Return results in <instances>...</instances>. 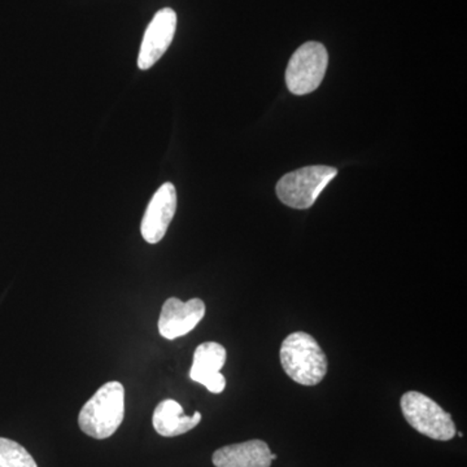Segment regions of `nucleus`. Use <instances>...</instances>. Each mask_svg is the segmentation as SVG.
I'll list each match as a JSON object with an SVG mask.
<instances>
[{
  "label": "nucleus",
  "mask_w": 467,
  "mask_h": 467,
  "mask_svg": "<svg viewBox=\"0 0 467 467\" xmlns=\"http://www.w3.org/2000/svg\"><path fill=\"white\" fill-rule=\"evenodd\" d=\"M328 66V54L325 46L318 42H306L292 55L285 84L295 95H306L317 90L324 81Z\"/></svg>",
  "instance_id": "39448f33"
},
{
  "label": "nucleus",
  "mask_w": 467,
  "mask_h": 467,
  "mask_svg": "<svg viewBox=\"0 0 467 467\" xmlns=\"http://www.w3.org/2000/svg\"><path fill=\"white\" fill-rule=\"evenodd\" d=\"M125 417V389L119 382L103 384L79 411L78 426L91 438H109Z\"/></svg>",
  "instance_id": "f257e3e1"
},
{
  "label": "nucleus",
  "mask_w": 467,
  "mask_h": 467,
  "mask_svg": "<svg viewBox=\"0 0 467 467\" xmlns=\"http://www.w3.org/2000/svg\"><path fill=\"white\" fill-rule=\"evenodd\" d=\"M175 29H177V14L173 9L162 8L156 12L150 26H147L142 45H140V57H138L140 69H150L158 63L173 42Z\"/></svg>",
  "instance_id": "423d86ee"
},
{
  "label": "nucleus",
  "mask_w": 467,
  "mask_h": 467,
  "mask_svg": "<svg viewBox=\"0 0 467 467\" xmlns=\"http://www.w3.org/2000/svg\"><path fill=\"white\" fill-rule=\"evenodd\" d=\"M401 410L409 425L427 438L448 441L456 435L451 414L423 393H405L401 398Z\"/></svg>",
  "instance_id": "20e7f679"
},
{
  "label": "nucleus",
  "mask_w": 467,
  "mask_h": 467,
  "mask_svg": "<svg viewBox=\"0 0 467 467\" xmlns=\"http://www.w3.org/2000/svg\"><path fill=\"white\" fill-rule=\"evenodd\" d=\"M0 467H38L29 453L18 442L0 438Z\"/></svg>",
  "instance_id": "f8f14e48"
},
{
  "label": "nucleus",
  "mask_w": 467,
  "mask_h": 467,
  "mask_svg": "<svg viewBox=\"0 0 467 467\" xmlns=\"http://www.w3.org/2000/svg\"><path fill=\"white\" fill-rule=\"evenodd\" d=\"M226 349L216 342L202 343L193 353L190 378L202 384L209 392L221 393L225 389L226 379L221 374L225 367Z\"/></svg>",
  "instance_id": "1a4fd4ad"
},
{
  "label": "nucleus",
  "mask_w": 467,
  "mask_h": 467,
  "mask_svg": "<svg viewBox=\"0 0 467 467\" xmlns=\"http://www.w3.org/2000/svg\"><path fill=\"white\" fill-rule=\"evenodd\" d=\"M337 174V169L325 165L291 171L279 180L276 195L287 207L308 209L317 202L318 196Z\"/></svg>",
  "instance_id": "7ed1b4c3"
},
{
  "label": "nucleus",
  "mask_w": 467,
  "mask_h": 467,
  "mask_svg": "<svg viewBox=\"0 0 467 467\" xmlns=\"http://www.w3.org/2000/svg\"><path fill=\"white\" fill-rule=\"evenodd\" d=\"M201 420L202 414L199 411H195L193 416H186L182 405L171 399L160 402L152 418L153 429L165 438L186 434L195 429Z\"/></svg>",
  "instance_id": "9b49d317"
},
{
  "label": "nucleus",
  "mask_w": 467,
  "mask_h": 467,
  "mask_svg": "<svg viewBox=\"0 0 467 467\" xmlns=\"http://www.w3.org/2000/svg\"><path fill=\"white\" fill-rule=\"evenodd\" d=\"M205 304L201 299L181 301L171 297L162 306L159 318V331L162 337L169 340L177 339L192 333L199 322L204 318Z\"/></svg>",
  "instance_id": "0eeeda50"
},
{
  "label": "nucleus",
  "mask_w": 467,
  "mask_h": 467,
  "mask_svg": "<svg viewBox=\"0 0 467 467\" xmlns=\"http://www.w3.org/2000/svg\"><path fill=\"white\" fill-rule=\"evenodd\" d=\"M177 211V192L171 183H164L150 199L144 213L140 233L150 244L161 242Z\"/></svg>",
  "instance_id": "6e6552de"
},
{
  "label": "nucleus",
  "mask_w": 467,
  "mask_h": 467,
  "mask_svg": "<svg viewBox=\"0 0 467 467\" xmlns=\"http://www.w3.org/2000/svg\"><path fill=\"white\" fill-rule=\"evenodd\" d=\"M275 460L276 454H273L263 441L226 445L214 451L212 457L216 467H270Z\"/></svg>",
  "instance_id": "9d476101"
},
{
  "label": "nucleus",
  "mask_w": 467,
  "mask_h": 467,
  "mask_svg": "<svg viewBox=\"0 0 467 467\" xmlns=\"http://www.w3.org/2000/svg\"><path fill=\"white\" fill-rule=\"evenodd\" d=\"M281 364L288 377L301 386H316L327 374V358L312 335L297 331L281 347Z\"/></svg>",
  "instance_id": "f03ea898"
}]
</instances>
